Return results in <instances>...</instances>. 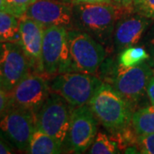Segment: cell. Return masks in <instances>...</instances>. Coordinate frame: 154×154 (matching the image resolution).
Instances as JSON below:
<instances>
[{"label":"cell","mask_w":154,"mask_h":154,"mask_svg":"<svg viewBox=\"0 0 154 154\" xmlns=\"http://www.w3.org/2000/svg\"><path fill=\"white\" fill-rule=\"evenodd\" d=\"M45 28L30 18L22 17L19 24V41L28 58L31 71L42 74L41 51Z\"/></svg>","instance_id":"obj_13"},{"label":"cell","mask_w":154,"mask_h":154,"mask_svg":"<svg viewBox=\"0 0 154 154\" xmlns=\"http://www.w3.org/2000/svg\"><path fill=\"white\" fill-rule=\"evenodd\" d=\"M153 69L146 63L132 68L115 67L111 86L133 109L146 92L149 79Z\"/></svg>","instance_id":"obj_8"},{"label":"cell","mask_w":154,"mask_h":154,"mask_svg":"<svg viewBox=\"0 0 154 154\" xmlns=\"http://www.w3.org/2000/svg\"><path fill=\"white\" fill-rule=\"evenodd\" d=\"M0 42H1V40H0Z\"/></svg>","instance_id":"obj_32"},{"label":"cell","mask_w":154,"mask_h":154,"mask_svg":"<svg viewBox=\"0 0 154 154\" xmlns=\"http://www.w3.org/2000/svg\"><path fill=\"white\" fill-rule=\"evenodd\" d=\"M146 45L150 57L154 60V24L151 27L146 38Z\"/></svg>","instance_id":"obj_24"},{"label":"cell","mask_w":154,"mask_h":154,"mask_svg":"<svg viewBox=\"0 0 154 154\" xmlns=\"http://www.w3.org/2000/svg\"><path fill=\"white\" fill-rule=\"evenodd\" d=\"M146 94L152 105H154V75L149 79L148 83L146 85Z\"/></svg>","instance_id":"obj_27"},{"label":"cell","mask_w":154,"mask_h":154,"mask_svg":"<svg viewBox=\"0 0 154 154\" xmlns=\"http://www.w3.org/2000/svg\"><path fill=\"white\" fill-rule=\"evenodd\" d=\"M118 144L112 137L106 134L97 133L94 142L91 145L88 153L91 154H113L120 153Z\"/></svg>","instance_id":"obj_19"},{"label":"cell","mask_w":154,"mask_h":154,"mask_svg":"<svg viewBox=\"0 0 154 154\" xmlns=\"http://www.w3.org/2000/svg\"><path fill=\"white\" fill-rule=\"evenodd\" d=\"M0 11H5V1L0 0Z\"/></svg>","instance_id":"obj_30"},{"label":"cell","mask_w":154,"mask_h":154,"mask_svg":"<svg viewBox=\"0 0 154 154\" xmlns=\"http://www.w3.org/2000/svg\"><path fill=\"white\" fill-rule=\"evenodd\" d=\"M88 106L97 120L112 133L132 123L133 110L110 83L102 82Z\"/></svg>","instance_id":"obj_2"},{"label":"cell","mask_w":154,"mask_h":154,"mask_svg":"<svg viewBox=\"0 0 154 154\" xmlns=\"http://www.w3.org/2000/svg\"><path fill=\"white\" fill-rule=\"evenodd\" d=\"M41 63L42 74L45 75L53 77L70 72L67 28L59 26L45 28Z\"/></svg>","instance_id":"obj_5"},{"label":"cell","mask_w":154,"mask_h":154,"mask_svg":"<svg viewBox=\"0 0 154 154\" xmlns=\"http://www.w3.org/2000/svg\"><path fill=\"white\" fill-rule=\"evenodd\" d=\"M20 18L7 11H0V40L1 42L19 41Z\"/></svg>","instance_id":"obj_17"},{"label":"cell","mask_w":154,"mask_h":154,"mask_svg":"<svg viewBox=\"0 0 154 154\" xmlns=\"http://www.w3.org/2000/svg\"><path fill=\"white\" fill-rule=\"evenodd\" d=\"M23 17L38 22L44 28L59 26L69 29L72 28L73 5L57 0H36Z\"/></svg>","instance_id":"obj_12"},{"label":"cell","mask_w":154,"mask_h":154,"mask_svg":"<svg viewBox=\"0 0 154 154\" xmlns=\"http://www.w3.org/2000/svg\"><path fill=\"white\" fill-rule=\"evenodd\" d=\"M0 89L5 90V84H4V77H3V74L0 69Z\"/></svg>","instance_id":"obj_29"},{"label":"cell","mask_w":154,"mask_h":154,"mask_svg":"<svg viewBox=\"0 0 154 154\" xmlns=\"http://www.w3.org/2000/svg\"><path fill=\"white\" fill-rule=\"evenodd\" d=\"M139 150L140 153L154 154V134L139 136Z\"/></svg>","instance_id":"obj_22"},{"label":"cell","mask_w":154,"mask_h":154,"mask_svg":"<svg viewBox=\"0 0 154 154\" xmlns=\"http://www.w3.org/2000/svg\"><path fill=\"white\" fill-rule=\"evenodd\" d=\"M133 12L132 5H114L110 2L75 5L72 28L87 33L103 45H108L113 38L116 22Z\"/></svg>","instance_id":"obj_1"},{"label":"cell","mask_w":154,"mask_h":154,"mask_svg":"<svg viewBox=\"0 0 154 154\" xmlns=\"http://www.w3.org/2000/svg\"><path fill=\"white\" fill-rule=\"evenodd\" d=\"M150 20L136 13H130L116 23L113 33V46L116 51L138 44L148 28Z\"/></svg>","instance_id":"obj_14"},{"label":"cell","mask_w":154,"mask_h":154,"mask_svg":"<svg viewBox=\"0 0 154 154\" xmlns=\"http://www.w3.org/2000/svg\"><path fill=\"white\" fill-rule=\"evenodd\" d=\"M150 57L147 50L142 46H130L120 51L117 62L124 68H132L141 64Z\"/></svg>","instance_id":"obj_18"},{"label":"cell","mask_w":154,"mask_h":154,"mask_svg":"<svg viewBox=\"0 0 154 154\" xmlns=\"http://www.w3.org/2000/svg\"><path fill=\"white\" fill-rule=\"evenodd\" d=\"M153 75H154V69H153Z\"/></svg>","instance_id":"obj_31"},{"label":"cell","mask_w":154,"mask_h":154,"mask_svg":"<svg viewBox=\"0 0 154 154\" xmlns=\"http://www.w3.org/2000/svg\"><path fill=\"white\" fill-rule=\"evenodd\" d=\"M97 134V118L88 105L72 110L70 125L63 146L69 152L82 153L94 142Z\"/></svg>","instance_id":"obj_9"},{"label":"cell","mask_w":154,"mask_h":154,"mask_svg":"<svg viewBox=\"0 0 154 154\" xmlns=\"http://www.w3.org/2000/svg\"><path fill=\"white\" fill-rule=\"evenodd\" d=\"M0 69L5 90L10 92L31 73L28 58L17 42H0Z\"/></svg>","instance_id":"obj_11"},{"label":"cell","mask_w":154,"mask_h":154,"mask_svg":"<svg viewBox=\"0 0 154 154\" xmlns=\"http://www.w3.org/2000/svg\"><path fill=\"white\" fill-rule=\"evenodd\" d=\"M48 82L51 92L60 95L73 108L88 105L103 82L92 74L82 72L62 73Z\"/></svg>","instance_id":"obj_4"},{"label":"cell","mask_w":154,"mask_h":154,"mask_svg":"<svg viewBox=\"0 0 154 154\" xmlns=\"http://www.w3.org/2000/svg\"><path fill=\"white\" fill-rule=\"evenodd\" d=\"M35 129V114L32 111L10 107L0 117V137L18 151L27 152Z\"/></svg>","instance_id":"obj_7"},{"label":"cell","mask_w":154,"mask_h":154,"mask_svg":"<svg viewBox=\"0 0 154 154\" xmlns=\"http://www.w3.org/2000/svg\"><path fill=\"white\" fill-rule=\"evenodd\" d=\"M71 5L80 4H95V3H110L111 0H57Z\"/></svg>","instance_id":"obj_25"},{"label":"cell","mask_w":154,"mask_h":154,"mask_svg":"<svg viewBox=\"0 0 154 154\" xmlns=\"http://www.w3.org/2000/svg\"><path fill=\"white\" fill-rule=\"evenodd\" d=\"M63 151V144L39 129H35L28 145L27 153L57 154Z\"/></svg>","instance_id":"obj_15"},{"label":"cell","mask_w":154,"mask_h":154,"mask_svg":"<svg viewBox=\"0 0 154 154\" xmlns=\"http://www.w3.org/2000/svg\"><path fill=\"white\" fill-rule=\"evenodd\" d=\"M41 75L31 72L10 91V107L29 110L36 115L51 94L49 82Z\"/></svg>","instance_id":"obj_10"},{"label":"cell","mask_w":154,"mask_h":154,"mask_svg":"<svg viewBox=\"0 0 154 154\" xmlns=\"http://www.w3.org/2000/svg\"><path fill=\"white\" fill-rule=\"evenodd\" d=\"M116 4L122 6H131L135 0H113Z\"/></svg>","instance_id":"obj_28"},{"label":"cell","mask_w":154,"mask_h":154,"mask_svg":"<svg viewBox=\"0 0 154 154\" xmlns=\"http://www.w3.org/2000/svg\"><path fill=\"white\" fill-rule=\"evenodd\" d=\"M10 108V96L8 92L0 89V117Z\"/></svg>","instance_id":"obj_23"},{"label":"cell","mask_w":154,"mask_h":154,"mask_svg":"<svg viewBox=\"0 0 154 154\" xmlns=\"http://www.w3.org/2000/svg\"><path fill=\"white\" fill-rule=\"evenodd\" d=\"M134 13L154 19V0H135L132 4Z\"/></svg>","instance_id":"obj_21"},{"label":"cell","mask_w":154,"mask_h":154,"mask_svg":"<svg viewBox=\"0 0 154 154\" xmlns=\"http://www.w3.org/2000/svg\"><path fill=\"white\" fill-rule=\"evenodd\" d=\"M15 148L5 140L2 137H0V154H10L15 152Z\"/></svg>","instance_id":"obj_26"},{"label":"cell","mask_w":154,"mask_h":154,"mask_svg":"<svg viewBox=\"0 0 154 154\" xmlns=\"http://www.w3.org/2000/svg\"><path fill=\"white\" fill-rule=\"evenodd\" d=\"M73 109L63 97L51 92L35 115L36 128L63 144L70 125Z\"/></svg>","instance_id":"obj_6"},{"label":"cell","mask_w":154,"mask_h":154,"mask_svg":"<svg viewBox=\"0 0 154 154\" xmlns=\"http://www.w3.org/2000/svg\"><path fill=\"white\" fill-rule=\"evenodd\" d=\"M132 126L138 136L154 134V105L134 111L132 115Z\"/></svg>","instance_id":"obj_16"},{"label":"cell","mask_w":154,"mask_h":154,"mask_svg":"<svg viewBox=\"0 0 154 154\" xmlns=\"http://www.w3.org/2000/svg\"><path fill=\"white\" fill-rule=\"evenodd\" d=\"M70 72L94 75L103 64L106 57L104 45L85 32L76 28L67 29Z\"/></svg>","instance_id":"obj_3"},{"label":"cell","mask_w":154,"mask_h":154,"mask_svg":"<svg viewBox=\"0 0 154 154\" xmlns=\"http://www.w3.org/2000/svg\"><path fill=\"white\" fill-rule=\"evenodd\" d=\"M5 11L16 17H23L28 8L36 0H5Z\"/></svg>","instance_id":"obj_20"}]
</instances>
